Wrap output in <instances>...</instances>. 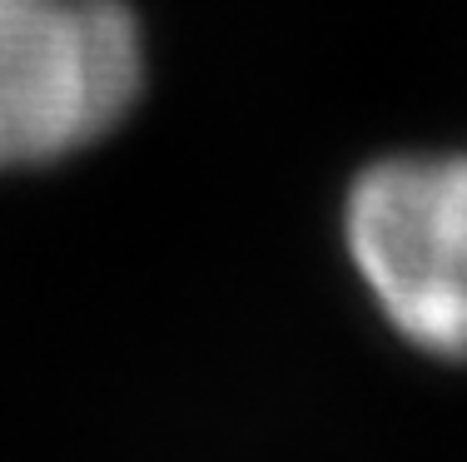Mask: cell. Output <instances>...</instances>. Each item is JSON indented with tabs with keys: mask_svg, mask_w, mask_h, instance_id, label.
Wrapping results in <instances>:
<instances>
[{
	"mask_svg": "<svg viewBox=\"0 0 467 462\" xmlns=\"http://www.w3.org/2000/svg\"><path fill=\"white\" fill-rule=\"evenodd\" d=\"M144 90L125 0H0V169H36L105 139Z\"/></svg>",
	"mask_w": 467,
	"mask_h": 462,
	"instance_id": "1",
	"label": "cell"
},
{
	"mask_svg": "<svg viewBox=\"0 0 467 462\" xmlns=\"http://www.w3.org/2000/svg\"><path fill=\"white\" fill-rule=\"evenodd\" d=\"M348 249L408 344L467 363V154H393L363 169Z\"/></svg>",
	"mask_w": 467,
	"mask_h": 462,
	"instance_id": "2",
	"label": "cell"
}]
</instances>
